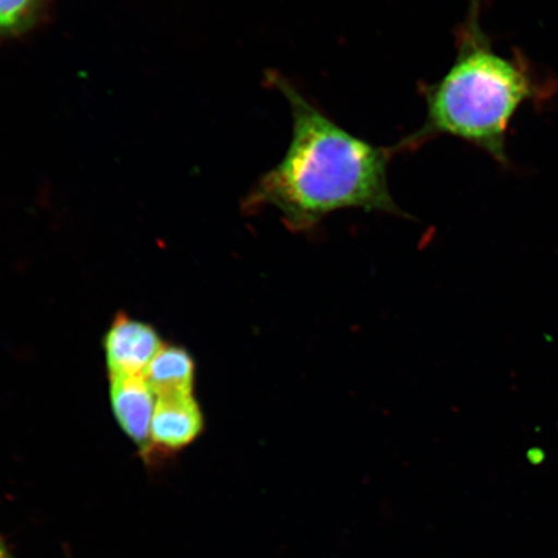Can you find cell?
<instances>
[{
  "label": "cell",
  "mask_w": 558,
  "mask_h": 558,
  "mask_svg": "<svg viewBox=\"0 0 558 558\" xmlns=\"http://www.w3.org/2000/svg\"><path fill=\"white\" fill-rule=\"evenodd\" d=\"M265 76L288 100L291 140L282 159L256 181L243 208L274 207L294 232L348 208L403 215L388 185L395 146H376L341 128L281 73Z\"/></svg>",
  "instance_id": "1"
},
{
  "label": "cell",
  "mask_w": 558,
  "mask_h": 558,
  "mask_svg": "<svg viewBox=\"0 0 558 558\" xmlns=\"http://www.w3.org/2000/svg\"><path fill=\"white\" fill-rule=\"evenodd\" d=\"M481 2L471 0L469 13L457 27V54L448 72L422 85L424 123L395 145L397 153L450 136L509 167L507 135L513 117L522 105L544 104L555 95L556 82L541 78L520 52L506 58L494 50L481 26Z\"/></svg>",
  "instance_id": "2"
},
{
  "label": "cell",
  "mask_w": 558,
  "mask_h": 558,
  "mask_svg": "<svg viewBox=\"0 0 558 558\" xmlns=\"http://www.w3.org/2000/svg\"><path fill=\"white\" fill-rule=\"evenodd\" d=\"M162 347L153 327L118 314L105 337L110 375L144 376Z\"/></svg>",
  "instance_id": "3"
},
{
  "label": "cell",
  "mask_w": 558,
  "mask_h": 558,
  "mask_svg": "<svg viewBox=\"0 0 558 558\" xmlns=\"http://www.w3.org/2000/svg\"><path fill=\"white\" fill-rule=\"evenodd\" d=\"M110 399L118 423L145 457L151 449L150 425L156 395L144 376L110 375Z\"/></svg>",
  "instance_id": "4"
},
{
  "label": "cell",
  "mask_w": 558,
  "mask_h": 558,
  "mask_svg": "<svg viewBox=\"0 0 558 558\" xmlns=\"http://www.w3.org/2000/svg\"><path fill=\"white\" fill-rule=\"evenodd\" d=\"M150 425L153 446L169 450L185 448L204 430V415L193 395L157 397Z\"/></svg>",
  "instance_id": "5"
},
{
  "label": "cell",
  "mask_w": 558,
  "mask_h": 558,
  "mask_svg": "<svg viewBox=\"0 0 558 558\" xmlns=\"http://www.w3.org/2000/svg\"><path fill=\"white\" fill-rule=\"evenodd\" d=\"M144 379L157 397L193 395L194 361L185 349L163 345L145 369Z\"/></svg>",
  "instance_id": "6"
},
{
  "label": "cell",
  "mask_w": 558,
  "mask_h": 558,
  "mask_svg": "<svg viewBox=\"0 0 558 558\" xmlns=\"http://www.w3.org/2000/svg\"><path fill=\"white\" fill-rule=\"evenodd\" d=\"M41 0H0V35L29 31L39 16Z\"/></svg>",
  "instance_id": "7"
},
{
  "label": "cell",
  "mask_w": 558,
  "mask_h": 558,
  "mask_svg": "<svg viewBox=\"0 0 558 558\" xmlns=\"http://www.w3.org/2000/svg\"><path fill=\"white\" fill-rule=\"evenodd\" d=\"M0 558H13L10 554L9 547L5 546L2 539H0Z\"/></svg>",
  "instance_id": "8"
}]
</instances>
